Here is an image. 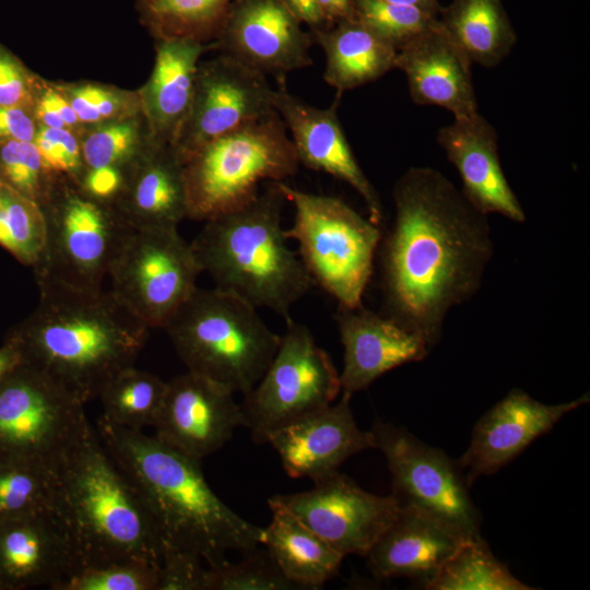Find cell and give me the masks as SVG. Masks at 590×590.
Here are the masks:
<instances>
[{"label": "cell", "instance_id": "42", "mask_svg": "<svg viewBox=\"0 0 590 590\" xmlns=\"http://www.w3.org/2000/svg\"><path fill=\"white\" fill-rule=\"evenodd\" d=\"M33 142L45 166L55 176L79 185L83 162L78 133L68 129L38 126Z\"/></svg>", "mask_w": 590, "mask_h": 590}, {"label": "cell", "instance_id": "31", "mask_svg": "<svg viewBox=\"0 0 590 590\" xmlns=\"http://www.w3.org/2000/svg\"><path fill=\"white\" fill-rule=\"evenodd\" d=\"M79 139L83 162L82 173L108 169L120 174L125 182L153 142L143 114L84 126L79 133Z\"/></svg>", "mask_w": 590, "mask_h": 590}, {"label": "cell", "instance_id": "51", "mask_svg": "<svg viewBox=\"0 0 590 590\" xmlns=\"http://www.w3.org/2000/svg\"><path fill=\"white\" fill-rule=\"evenodd\" d=\"M2 186H3V182H2V180L0 179V191H1V189H2Z\"/></svg>", "mask_w": 590, "mask_h": 590}, {"label": "cell", "instance_id": "22", "mask_svg": "<svg viewBox=\"0 0 590 590\" xmlns=\"http://www.w3.org/2000/svg\"><path fill=\"white\" fill-rule=\"evenodd\" d=\"M333 318L344 349L341 392L364 390L389 370L424 359L432 350L415 332L363 305L338 304Z\"/></svg>", "mask_w": 590, "mask_h": 590}, {"label": "cell", "instance_id": "27", "mask_svg": "<svg viewBox=\"0 0 590 590\" xmlns=\"http://www.w3.org/2000/svg\"><path fill=\"white\" fill-rule=\"evenodd\" d=\"M463 540L439 521L400 508L366 554L368 567L376 578H410L423 588Z\"/></svg>", "mask_w": 590, "mask_h": 590}, {"label": "cell", "instance_id": "40", "mask_svg": "<svg viewBox=\"0 0 590 590\" xmlns=\"http://www.w3.org/2000/svg\"><path fill=\"white\" fill-rule=\"evenodd\" d=\"M236 563L225 560L206 568L205 590L297 589L278 568L269 553L258 547Z\"/></svg>", "mask_w": 590, "mask_h": 590}, {"label": "cell", "instance_id": "48", "mask_svg": "<svg viewBox=\"0 0 590 590\" xmlns=\"http://www.w3.org/2000/svg\"><path fill=\"white\" fill-rule=\"evenodd\" d=\"M327 26L352 17V0H317Z\"/></svg>", "mask_w": 590, "mask_h": 590}, {"label": "cell", "instance_id": "33", "mask_svg": "<svg viewBox=\"0 0 590 590\" xmlns=\"http://www.w3.org/2000/svg\"><path fill=\"white\" fill-rule=\"evenodd\" d=\"M238 0H143L144 20L155 39L213 43Z\"/></svg>", "mask_w": 590, "mask_h": 590}, {"label": "cell", "instance_id": "44", "mask_svg": "<svg viewBox=\"0 0 590 590\" xmlns=\"http://www.w3.org/2000/svg\"><path fill=\"white\" fill-rule=\"evenodd\" d=\"M38 74L0 43V106L32 109Z\"/></svg>", "mask_w": 590, "mask_h": 590}, {"label": "cell", "instance_id": "36", "mask_svg": "<svg viewBox=\"0 0 590 590\" xmlns=\"http://www.w3.org/2000/svg\"><path fill=\"white\" fill-rule=\"evenodd\" d=\"M52 468L0 460V521L54 509Z\"/></svg>", "mask_w": 590, "mask_h": 590}, {"label": "cell", "instance_id": "10", "mask_svg": "<svg viewBox=\"0 0 590 590\" xmlns=\"http://www.w3.org/2000/svg\"><path fill=\"white\" fill-rule=\"evenodd\" d=\"M340 393L331 357L288 316L273 358L240 403L241 426L255 442L266 444L272 433L332 404Z\"/></svg>", "mask_w": 590, "mask_h": 590}, {"label": "cell", "instance_id": "18", "mask_svg": "<svg viewBox=\"0 0 590 590\" xmlns=\"http://www.w3.org/2000/svg\"><path fill=\"white\" fill-rule=\"evenodd\" d=\"M278 83L273 106L291 132L299 164L350 185L362 197L368 219L380 225L384 211L379 194L359 166L338 116L341 94L328 108H319L290 93L285 80Z\"/></svg>", "mask_w": 590, "mask_h": 590}, {"label": "cell", "instance_id": "21", "mask_svg": "<svg viewBox=\"0 0 590 590\" xmlns=\"http://www.w3.org/2000/svg\"><path fill=\"white\" fill-rule=\"evenodd\" d=\"M338 402L308 414L272 433L268 441L285 473L315 481L338 471L350 457L374 448L370 430L358 427L352 394L341 392Z\"/></svg>", "mask_w": 590, "mask_h": 590}, {"label": "cell", "instance_id": "17", "mask_svg": "<svg viewBox=\"0 0 590 590\" xmlns=\"http://www.w3.org/2000/svg\"><path fill=\"white\" fill-rule=\"evenodd\" d=\"M280 0H238L213 42L214 50L276 81L314 61L312 36Z\"/></svg>", "mask_w": 590, "mask_h": 590}, {"label": "cell", "instance_id": "28", "mask_svg": "<svg viewBox=\"0 0 590 590\" xmlns=\"http://www.w3.org/2000/svg\"><path fill=\"white\" fill-rule=\"evenodd\" d=\"M310 34L326 56L323 80L338 94L374 82L396 68L398 50L352 17Z\"/></svg>", "mask_w": 590, "mask_h": 590}, {"label": "cell", "instance_id": "32", "mask_svg": "<svg viewBox=\"0 0 590 590\" xmlns=\"http://www.w3.org/2000/svg\"><path fill=\"white\" fill-rule=\"evenodd\" d=\"M428 590H532L495 557L481 534L463 540L423 587Z\"/></svg>", "mask_w": 590, "mask_h": 590}, {"label": "cell", "instance_id": "41", "mask_svg": "<svg viewBox=\"0 0 590 590\" xmlns=\"http://www.w3.org/2000/svg\"><path fill=\"white\" fill-rule=\"evenodd\" d=\"M158 565L140 559L84 568L59 590H157Z\"/></svg>", "mask_w": 590, "mask_h": 590}, {"label": "cell", "instance_id": "38", "mask_svg": "<svg viewBox=\"0 0 590 590\" xmlns=\"http://www.w3.org/2000/svg\"><path fill=\"white\" fill-rule=\"evenodd\" d=\"M352 19L397 50L438 22V16L416 7L384 0H352Z\"/></svg>", "mask_w": 590, "mask_h": 590}, {"label": "cell", "instance_id": "46", "mask_svg": "<svg viewBox=\"0 0 590 590\" xmlns=\"http://www.w3.org/2000/svg\"><path fill=\"white\" fill-rule=\"evenodd\" d=\"M37 127L32 109L0 106V142L33 141Z\"/></svg>", "mask_w": 590, "mask_h": 590}, {"label": "cell", "instance_id": "8", "mask_svg": "<svg viewBox=\"0 0 590 590\" xmlns=\"http://www.w3.org/2000/svg\"><path fill=\"white\" fill-rule=\"evenodd\" d=\"M278 185L294 206L286 236L297 241L298 256L315 284L339 305H362L382 237L379 225L340 198L305 192L285 181Z\"/></svg>", "mask_w": 590, "mask_h": 590}, {"label": "cell", "instance_id": "12", "mask_svg": "<svg viewBox=\"0 0 590 590\" xmlns=\"http://www.w3.org/2000/svg\"><path fill=\"white\" fill-rule=\"evenodd\" d=\"M369 430L374 448L386 458L400 508L420 511L464 539L481 534V512L458 460L392 423L377 418Z\"/></svg>", "mask_w": 590, "mask_h": 590}, {"label": "cell", "instance_id": "15", "mask_svg": "<svg viewBox=\"0 0 590 590\" xmlns=\"http://www.w3.org/2000/svg\"><path fill=\"white\" fill-rule=\"evenodd\" d=\"M273 91L266 74L232 56L200 61L189 111L170 146L182 163L208 142L274 110Z\"/></svg>", "mask_w": 590, "mask_h": 590}, {"label": "cell", "instance_id": "43", "mask_svg": "<svg viewBox=\"0 0 590 590\" xmlns=\"http://www.w3.org/2000/svg\"><path fill=\"white\" fill-rule=\"evenodd\" d=\"M202 562L196 553L163 544L157 590H205Z\"/></svg>", "mask_w": 590, "mask_h": 590}, {"label": "cell", "instance_id": "47", "mask_svg": "<svg viewBox=\"0 0 590 590\" xmlns=\"http://www.w3.org/2000/svg\"><path fill=\"white\" fill-rule=\"evenodd\" d=\"M302 23L311 30L327 26L317 0H280Z\"/></svg>", "mask_w": 590, "mask_h": 590}, {"label": "cell", "instance_id": "30", "mask_svg": "<svg viewBox=\"0 0 590 590\" xmlns=\"http://www.w3.org/2000/svg\"><path fill=\"white\" fill-rule=\"evenodd\" d=\"M438 21L471 62L484 68L499 64L517 42L502 0H452L440 8Z\"/></svg>", "mask_w": 590, "mask_h": 590}, {"label": "cell", "instance_id": "29", "mask_svg": "<svg viewBox=\"0 0 590 590\" xmlns=\"http://www.w3.org/2000/svg\"><path fill=\"white\" fill-rule=\"evenodd\" d=\"M261 544L297 589H317L331 579L344 558L287 511L271 507Z\"/></svg>", "mask_w": 590, "mask_h": 590}, {"label": "cell", "instance_id": "25", "mask_svg": "<svg viewBox=\"0 0 590 590\" xmlns=\"http://www.w3.org/2000/svg\"><path fill=\"white\" fill-rule=\"evenodd\" d=\"M209 50H214L213 43L156 39L153 70L138 90L153 142L172 145L175 141L190 108L200 58Z\"/></svg>", "mask_w": 590, "mask_h": 590}, {"label": "cell", "instance_id": "50", "mask_svg": "<svg viewBox=\"0 0 590 590\" xmlns=\"http://www.w3.org/2000/svg\"><path fill=\"white\" fill-rule=\"evenodd\" d=\"M384 1L416 7L436 16H438L440 8H441L438 3V0H384Z\"/></svg>", "mask_w": 590, "mask_h": 590}, {"label": "cell", "instance_id": "1", "mask_svg": "<svg viewBox=\"0 0 590 590\" xmlns=\"http://www.w3.org/2000/svg\"><path fill=\"white\" fill-rule=\"evenodd\" d=\"M392 197L393 224L379 243L384 315L433 349L449 310L481 287L493 256L487 215L432 167L409 168Z\"/></svg>", "mask_w": 590, "mask_h": 590}, {"label": "cell", "instance_id": "35", "mask_svg": "<svg viewBox=\"0 0 590 590\" xmlns=\"http://www.w3.org/2000/svg\"><path fill=\"white\" fill-rule=\"evenodd\" d=\"M47 237L42 206L9 186L0 191V245L33 268L39 262Z\"/></svg>", "mask_w": 590, "mask_h": 590}, {"label": "cell", "instance_id": "39", "mask_svg": "<svg viewBox=\"0 0 590 590\" xmlns=\"http://www.w3.org/2000/svg\"><path fill=\"white\" fill-rule=\"evenodd\" d=\"M57 178L45 166L33 141L0 142V179L16 192L43 206Z\"/></svg>", "mask_w": 590, "mask_h": 590}, {"label": "cell", "instance_id": "2", "mask_svg": "<svg viewBox=\"0 0 590 590\" xmlns=\"http://www.w3.org/2000/svg\"><path fill=\"white\" fill-rule=\"evenodd\" d=\"M40 302L12 334L23 363L84 404L120 370L134 365L150 327L113 294L38 282Z\"/></svg>", "mask_w": 590, "mask_h": 590}, {"label": "cell", "instance_id": "34", "mask_svg": "<svg viewBox=\"0 0 590 590\" xmlns=\"http://www.w3.org/2000/svg\"><path fill=\"white\" fill-rule=\"evenodd\" d=\"M167 382L140 370L134 365L117 373L103 388L98 398L103 417L129 429L153 426L161 409Z\"/></svg>", "mask_w": 590, "mask_h": 590}, {"label": "cell", "instance_id": "3", "mask_svg": "<svg viewBox=\"0 0 590 590\" xmlns=\"http://www.w3.org/2000/svg\"><path fill=\"white\" fill-rule=\"evenodd\" d=\"M108 453L138 489L163 544L198 554L209 567L228 552L261 544L262 528L234 512L205 481L200 461L155 436L115 425L103 416L95 427Z\"/></svg>", "mask_w": 590, "mask_h": 590}, {"label": "cell", "instance_id": "20", "mask_svg": "<svg viewBox=\"0 0 590 590\" xmlns=\"http://www.w3.org/2000/svg\"><path fill=\"white\" fill-rule=\"evenodd\" d=\"M80 569L68 531L54 509L0 521V589L59 590Z\"/></svg>", "mask_w": 590, "mask_h": 590}, {"label": "cell", "instance_id": "23", "mask_svg": "<svg viewBox=\"0 0 590 590\" xmlns=\"http://www.w3.org/2000/svg\"><path fill=\"white\" fill-rule=\"evenodd\" d=\"M437 142L457 168L462 193L484 214L523 223L526 213L503 172L495 128L477 111L455 118L437 132Z\"/></svg>", "mask_w": 590, "mask_h": 590}, {"label": "cell", "instance_id": "16", "mask_svg": "<svg viewBox=\"0 0 590 590\" xmlns=\"http://www.w3.org/2000/svg\"><path fill=\"white\" fill-rule=\"evenodd\" d=\"M241 425L234 392L187 370L167 382L153 427L157 439L201 461L225 446Z\"/></svg>", "mask_w": 590, "mask_h": 590}, {"label": "cell", "instance_id": "49", "mask_svg": "<svg viewBox=\"0 0 590 590\" xmlns=\"http://www.w3.org/2000/svg\"><path fill=\"white\" fill-rule=\"evenodd\" d=\"M22 363V354L17 345L13 341L8 340L0 347V382Z\"/></svg>", "mask_w": 590, "mask_h": 590}, {"label": "cell", "instance_id": "19", "mask_svg": "<svg viewBox=\"0 0 590 590\" xmlns=\"http://www.w3.org/2000/svg\"><path fill=\"white\" fill-rule=\"evenodd\" d=\"M589 400L587 392L569 402L545 404L521 389L510 390L480 417L467 450L458 459L468 484L497 472Z\"/></svg>", "mask_w": 590, "mask_h": 590}, {"label": "cell", "instance_id": "6", "mask_svg": "<svg viewBox=\"0 0 590 590\" xmlns=\"http://www.w3.org/2000/svg\"><path fill=\"white\" fill-rule=\"evenodd\" d=\"M163 329L188 371L243 396L260 380L281 340L255 306L219 287H197Z\"/></svg>", "mask_w": 590, "mask_h": 590}, {"label": "cell", "instance_id": "9", "mask_svg": "<svg viewBox=\"0 0 590 590\" xmlns=\"http://www.w3.org/2000/svg\"><path fill=\"white\" fill-rule=\"evenodd\" d=\"M46 246L34 267L38 282L97 292L131 228L108 203L87 194L74 181L58 177L42 206Z\"/></svg>", "mask_w": 590, "mask_h": 590}, {"label": "cell", "instance_id": "7", "mask_svg": "<svg viewBox=\"0 0 590 590\" xmlns=\"http://www.w3.org/2000/svg\"><path fill=\"white\" fill-rule=\"evenodd\" d=\"M299 165L275 109L249 121L182 161L188 219L205 222L236 210L258 196L261 181H284Z\"/></svg>", "mask_w": 590, "mask_h": 590}, {"label": "cell", "instance_id": "26", "mask_svg": "<svg viewBox=\"0 0 590 590\" xmlns=\"http://www.w3.org/2000/svg\"><path fill=\"white\" fill-rule=\"evenodd\" d=\"M133 229H174L188 219L182 163L168 144L152 142L111 205Z\"/></svg>", "mask_w": 590, "mask_h": 590}, {"label": "cell", "instance_id": "14", "mask_svg": "<svg viewBox=\"0 0 590 590\" xmlns=\"http://www.w3.org/2000/svg\"><path fill=\"white\" fill-rule=\"evenodd\" d=\"M312 482L308 491L270 497L269 507L287 511L344 557L366 556L399 514L391 494L368 493L339 471Z\"/></svg>", "mask_w": 590, "mask_h": 590}, {"label": "cell", "instance_id": "13", "mask_svg": "<svg viewBox=\"0 0 590 590\" xmlns=\"http://www.w3.org/2000/svg\"><path fill=\"white\" fill-rule=\"evenodd\" d=\"M201 269L174 229H132L109 276L116 298L150 328H163L198 287Z\"/></svg>", "mask_w": 590, "mask_h": 590}, {"label": "cell", "instance_id": "4", "mask_svg": "<svg viewBox=\"0 0 590 590\" xmlns=\"http://www.w3.org/2000/svg\"><path fill=\"white\" fill-rule=\"evenodd\" d=\"M52 474L54 510L81 569L129 559L160 565L163 540L155 519L95 427L52 467Z\"/></svg>", "mask_w": 590, "mask_h": 590}, {"label": "cell", "instance_id": "45", "mask_svg": "<svg viewBox=\"0 0 590 590\" xmlns=\"http://www.w3.org/2000/svg\"><path fill=\"white\" fill-rule=\"evenodd\" d=\"M32 110L37 126L68 129L78 134L84 128L56 82L48 81L39 74Z\"/></svg>", "mask_w": 590, "mask_h": 590}, {"label": "cell", "instance_id": "5", "mask_svg": "<svg viewBox=\"0 0 590 590\" xmlns=\"http://www.w3.org/2000/svg\"><path fill=\"white\" fill-rule=\"evenodd\" d=\"M285 201L278 181H268L249 203L205 221L190 245L215 287L287 318L316 284L288 246Z\"/></svg>", "mask_w": 590, "mask_h": 590}, {"label": "cell", "instance_id": "37", "mask_svg": "<svg viewBox=\"0 0 590 590\" xmlns=\"http://www.w3.org/2000/svg\"><path fill=\"white\" fill-rule=\"evenodd\" d=\"M80 122L93 126L142 114L137 91L95 81L56 82Z\"/></svg>", "mask_w": 590, "mask_h": 590}, {"label": "cell", "instance_id": "24", "mask_svg": "<svg viewBox=\"0 0 590 590\" xmlns=\"http://www.w3.org/2000/svg\"><path fill=\"white\" fill-rule=\"evenodd\" d=\"M471 64L439 21L403 45L396 59V68L406 76L412 101L440 106L455 118L479 111Z\"/></svg>", "mask_w": 590, "mask_h": 590}, {"label": "cell", "instance_id": "11", "mask_svg": "<svg viewBox=\"0 0 590 590\" xmlns=\"http://www.w3.org/2000/svg\"><path fill=\"white\" fill-rule=\"evenodd\" d=\"M90 427L84 403L31 366L0 382V460L52 468Z\"/></svg>", "mask_w": 590, "mask_h": 590}]
</instances>
